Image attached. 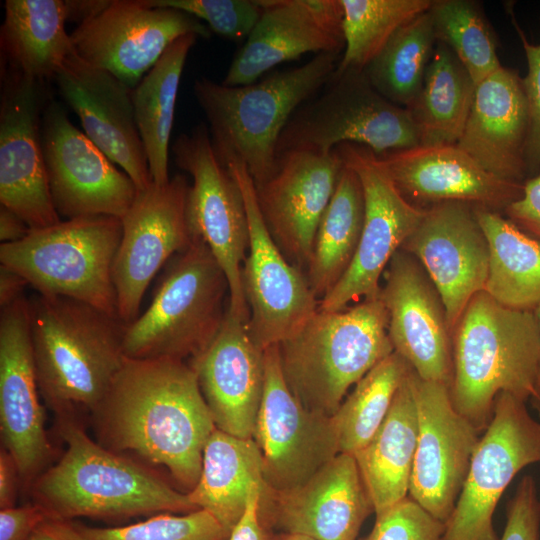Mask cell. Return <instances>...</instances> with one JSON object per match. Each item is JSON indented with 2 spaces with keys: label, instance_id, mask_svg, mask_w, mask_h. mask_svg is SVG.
Returning a JSON list of instances; mask_svg holds the SVG:
<instances>
[{
  "label": "cell",
  "instance_id": "38",
  "mask_svg": "<svg viewBox=\"0 0 540 540\" xmlns=\"http://www.w3.org/2000/svg\"><path fill=\"white\" fill-rule=\"evenodd\" d=\"M411 369L405 359L393 352L355 384L331 416L339 453L354 455L372 439Z\"/></svg>",
  "mask_w": 540,
  "mask_h": 540
},
{
  "label": "cell",
  "instance_id": "36",
  "mask_svg": "<svg viewBox=\"0 0 540 540\" xmlns=\"http://www.w3.org/2000/svg\"><path fill=\"white\" fill-rule=\"evenodd\" d=\"M363 189L343 164L333 196L320 220L306 277L320 301L339 282L356 254L364 223Z\"/></svg>",
  "mask_w": 540,
  "mask_h": 540
},
{
  "label": "cell",
  "instance_id": "26",
  "mask_svg": "<svg viewBox=\"0 0 540 540\" xmlns=\"http://www.w3.org/2000/svg\"><path fill=\"white\" fill-rule=\"evenodd\" d=\"M54 79L85 135L133 180L138 190L147 188L153 181L136 124L131 89L75 51L65 59Z\"/></svg>",
  "mask_w": 540,
  "mask_h": 540
},
{
  "label": "cell",
  "instance_id": "8",
  "mask_svg": "<svg viewBox=\"0 0 540 540\" xmlns=\"http://www.w3.org/2000/svg\"><path fill=\"white\" fill-rule=\"evenodd\" d=\"M122 220L89 216L33 229L0 244V265L20 274L38 294L72 298L117 315L113 265Z\"/></svg>",
  "mask_w": 540,
  "mask_h": 540
},
{
  "label": "cell",
  "instance_id": "33",
  "mask_svg": "<svg viewBox=\"0 0 540 540\" xmlns=\"http://www.w3.org/2000/svg\"><path fill=\"white\" fill-rule=\"evenodd\" d=\"M198 37L187 34L175 40L131 90L137 128L156 185L170 180L169 144L176 99L187 56Z\"/></svg>",
  "mask_w": 540,
  "mask_h": 540
},
{
  "label": "cell",
  "instance_id": "28",
  "mask_svg": "<svg viewBox=\"0 0 540 540\" xmlns=\"http://www.w3.org/2000/svg\"><path fill=\"white\" fill-rule=\"evenodd\" d=\"M189 365L215 427L251 439L263 397L265 363L264 351L251 339L247 323L227 307L219 332Z\"/></svg>",
  "mask_w": 540,
  "mask_h": 540
},
{
  "label": "cell",
  "instance_id": "13",
  "mask_svg": "<svg viewBox=\"0 0 540 540\" xmlns=\"http://www.w3.org/2000/svg\"><path fill=\"white\" fill-rule=\"evenodd\" d=\"M225 166L241 190L248 217L249 248L241 269L250 312L247 330L264 351L296 333L318 311L319 300L306 275L286 259L267 230L245 165L233 161Z\"/></svg>",
  "mask_w": 540,
  "mask_h": 540
},
{
  "label": "cell",
  "instance_id": "42",
  "mask_svg": "<svg viewBox=\"0 0 540 540\" xmlns=\"http://www.w3.org/2000/svg\"><path fill=\"white\" fill-rule=\"evenodd\" d=\"M153 7L184 11L216 34L233 41L247 39L261 12V0H145Z\"/></svg>",
  "mask_w": 540,
  "mask_h": 540
},
{
  "label": "cell",
  "instance_id": "54",
  "mask_svg": "<svg viewBox=\"0 0 540 540\" xmlns=\"http://www.w3.org/2000/svg\"><path fill=\"white\" fill-rule=\"evenodd\" d=\"M533 312L537 318L539 331H540V304L534 309ZM530 402L540 415V356H539V366H538V373H537V378L535 382L534 393L530 399Z\"/></svg>",
  "mask_w": 540,
  "mask_h": 540
},
{
  "label": "cell",
  "instance_id": "11",
  "mask_svg": "<svg viewBox=\"0 0 540 540\" xmlns=\"http://www.w3.org/2000/svg\"><path fill=\"white\" fill-rule=\"evenodd\" d=\"M539 462L540 422L526 402L499 393L441 540H498L493 514L502 494L523 468Z\"/></svg>",
  "mask_w": 540,
  "mask_h": 540
},
{
  "label": "cell",
  "instance_id": "30",
  "mask_svg": "<svg viewBox=\"0 0 540 540\" xmlns=\"http://www.w3.org/2000/svg\"><path fill=\"white\" fill-rule=\"evenodd\" d=\"M411 369L372 439L354 454L378 515L408 497L418 438Z\"/></svg>",
  "mask_w": 540,
  "mask_h": 540
},
{
  "label": "cell",
  "instance_id": "55",
  "mask_svg": "<svg viewBox=\"0 0 540 540\" xmlns=\"http://www.w3.org/2000/svg\"><path fill=\"white\" fill-rule=\"evenodd\" d=\"M270 540H315V539L308 536L299 535V534L281 533L277 536H274Z\"/></svg>",
  "mask_w": 540,
  "mask_h": 540
},
{
  "label": "cell",
  "instance_id": "52",
  "mask_svg": "<svg viewBox=\"0 0 540 540\" xmlns=\"http://www.w3.org/2000/svg\"><path fill=\"white\" fill-rule=\"evenodd\" d=\"M28 282L14 270L0 265V307L4 308L21 297Z\"/></svg>",
  "mask_w": 540,
  "mask_h": 540
},
{
  "label": "cell",
  "instance_id": "18",
  "mask_svg": "<svg viewBox=\"0 0 540 540\" xmlns=\"http://www.w3.org/2000/svg\"><path fill=\"white\" fill-rule=\"evenodd\" d=\"M418 438L408 496L445 523L461 492L481 433L453 406L449 387L411 373Z\"/></svg>",
  "mask_w": 540,
  "mask_h": 540
},
{
  "label": "cell",
  "instance_id": "12",
  "mask_svg": "<svg viewBox=\"0 0 540 540\" xmlns=\"http://www.w3.org/2000/svg\"><path fill=\"white\" fill-rule=\"evenodd\" d=\"M344 165L359 177L364 195V223L354 259L318 310L340 311L351 301L379 296L380 277L390 259L413 233L426 209L405 199L380 157L366 146L342 143L335 149Z\"/></svg>",
  "mask_w": 540,
  "mask_h": 540
},
{
  "label": "cell",
  "instance_id": "23",
  "mask_svg": "<svg viewBox=\"0 0 540 540\" xmlns=\"http://www.w3.org/2000/svg\"><path fill=\"white\" fill-rule=\"evenodd\" d=\"M425 216L401 249L423 266L443 300L451 334L471 298L483 291L489 271V246L475 207L444 202Z\"/></svg>",
  "mask_w": 540,
  "mask_h": 540
},
{
  "label": "cell",
  "instance_id": "6",
  "mask_svg": "<svg viewBox=\"0 0 540 540\" xmlns=\"http://www.w3.org/2000/svg\"><path fill=\"white\" fill-rule=\"evenodd\" d=\"M278 346L294 397L327 417L337 411L351 386L394 352L388 313L379 296L340 311L318 310Z\"/></svg>",
  "mask_w": 540,
  "mask_h": 540
},
{
  "label": "cell",
  "instance_id": "53",
  "mask_svg": "<svg viewBox=\"0 0 540 540\" xmlns=\"http://www.w3.org/2000/svg\"><path fill=\"white\" fill-rule=\"evenodd\" d=\"M66 21L77 26L97 16L111 3V0H65Z\"/></svg>",
  "mask_w": 540,
  "mask_h": 540
},
{
  "label": "cell",
  "instance_id": "44",
  "mask_svg": "<svg viewBox=\"0 0 540 540\" xmlns=\"http://www.w3.org/2000/svg\"><path fill=\"white\" fill-rule=\"evenodd\" d=\"M506 525L498 540H540V499L535 479L525 475L507 504Z\"/></svg>",
  "mask_w": 540,
  "mask_h": 540
},
{
  "label": "cell",
  "instance_id": "9",
  "mask_svg": "<svg viewBox=\"0 0 540 540\" xmlns=\"http://www.w3.org/2000/svg\"><path fill=\"white\" fill-rule=\"evenodd\" d=\"M342 143L382 155L418 146L419 134L411 111L382 96L364 70L335 69L286 124L277 157L291 150L330 153Z\"/></svg>",
  "mask_w": 540,
  "mask_h": 540
},
{
  "label": "cell",
  "instance_id": "1",
  "mask_svg": "<svg viewBox=\"0 0 540 540\" xmlns=\"http://www.w3.org/2000/svg\"><path fill=\"white\" fill-rule=\"evenodd\" d=\"M91 416L103 447L165 466L189 491L197 484L216 427L196 373L183 360L126 358Z\"/></svg>",
  "mask_w": 540,
  "mask_h": 540
},
{
  "label": "cell",
  "instance_id": "46",
  "mask_svg": "<svg viewBox=\"0 0 540 540\" xmlns=\"http://www.w3.org/2000/svg\"><path fill=\"white\" fill-rule=\"evenodd\" d=\"M503 213L519 229L540 242V174L525 182L522 197Z\"/></svg>",
  "mask_w": 540,
  "mask_h": 540
},
{
  "label": "cell",
  "instance_id": "7",
  "mask_svg": "<svg viewBox=\"0 0 540 540\" xmlns=\"http://www.w3.org/2000/svg\"><path fill=\"white\" fill-rule=\"evenodd\" d=\"M226 296L223 269L204 241L193 238L167 263L148 308L126 325L125 357L197 358L222 326Z\"/></svg>",
  "mask_w": 540,
  "mask_h": 540
},
{
  "label": "cell",
  "instance_id": "16",
  "mask_svg": "<svg viewBox=\"0 0 540 540\" xmlns=\"http://www.w3.org/2000/svg\"><path fill=\"white\" fill-rule=\"evenodd\" d=\"M211 30L196 17L169 7H153L145 0H111L97 16L70 34L76 54L135 88L178 38Z\"/></svg>",
  "mask_w": 540,
  "mask_h": 540
},
{
  "label": "cell",
  "instance_id": "32",
  "mask_svg": "<svg viewBox=\"0 0 540 540\" xmlns=\"http://www.w3.org/2000/svg\"><path fill=\"white\" fill-rule=\"evenodd\" d=\"M1 52L8 71L41 82L55 78L74 47L63 0H6Z\"/></svg>",
  "mask_w": 540,
  "mask_h": 540
},
{
  "label": "cell",
  "instance_id": "48",
  "mask_svg": "<svg viewBox=\"0 0 540 540\" xmlns=\"http://www.w3.org/2000/svg\"><path fill=\"white\" fill-rule=\"evenodd\" d=\"M266 487H255L248 499L247 506L229 533L227 540H267L260 518V498Z\"/></svg>",
  "mask_w": 540,
  "mask_h": 540
},
{
  "label": "cell",
  "instance_id": "31",
  "mask_svg": "<svg viewBox=\"0 0 540 540\" xmlns=\"http://www.w3.org/2000/svg\"><path fill=\"white\" fill-rule=\"evenodd\" d=\"M258 486L267 487L256 442L215 428L204 447L199 480L188 492L190 501L230 533Z\"/></svg>",
  "mask_w": 540,
  "mask_h": 540
},
{
  "label": "cell",
  "instance_id": "14",
  "mask_svg": "<svg viewBox=\"0 0 540 540\" xmlns=\"http://www.w3.org/2000/svg\"><path fill=\"white\" fill-rule=\"evenodd\" d=\"M41 139L51 199L59 217L122 218L138 188L70 120L63 105L44 108Z\"/></svg>",
  "mask_w": 540,
  "mask_h": 540
},
{
  "label": "cell",
  "instance_id": "4",
  "mask_svg": "<svg viewBox=\"0 0 540 540\" xmlns=\"http://www.w3.org/2000/svg\"><path fill=\"white\" fill-rule=\"evenodd\" d=\"M452 347L451 400L481 434L492 419L499 393L530 401L540 356V331L533 311L506 307L480 291L454 328Z\"/></svg>",
  "mask_w": 540,
  "mask_h": 540
},
{
  "label": "cell",
  "instance_id": "47",
  "mask_svg": "<svg viewBox=\"0 0 540 540\" xmlns=\"http://www.w3.org/2000/svg\"><path fill=\"white\" fill-rule=\"evenodd\" d=\"M50 515L36 502L1 509L0 540H27L34 529Z\"/></svg>",
  "mask_w": 540,
  "mask_h": 540
},
{
  "label": "cell",
  "instance_id": "51",
  "mask_svg": "<svg viewBox=\"0 0 540 540\" xmlns=\"http://www.w3.org/2000/svg\"><path fill=\"white\" fill-rule=\"evenodd\" d=\"M31 231L27 223L14 211L0 204L1 243H14L25 238Z\"/></svg>",
  "mask_w": 540,
  "mask_h": 540
},
{
  "label": "cell",
  "instance_id": "37",
  "mask_svg": "<svg viewBox=\"0 0 540 540\" xmlns=\"http://www.w3.org/2000/svg\"><path fill=\"white\" fill-rule=\"evenodd\" d=\"M436 43L428 10L399 28L364 72L382 96L410 109L422 89Z\"/></svg>",
  "mask_w": 540,
  "mask_h": 540
},
{
  "label": "cell",
  "instance_id": "49",
  "mask_svg": "<svg viewBox=\"0 0 540 540\" xmlns=\"http://www.w3.org/2000/svg\"><path fill=\"white\" fill-rule=\"evenodd\" d=\"M21 484L19 469L13 456L3 447L0 450V507L15 506Z\"/></svg>",
  "mask_w": 540,
  "mask_h": 540
},
{
  "label": "cell",
  "instance_id": "24",
  "mask_svg": "<svg viewBox=\"0 0 540 540\" xmlns=\"http://www.w3.org/2000/svg\"><path fill=\"white\" fill-rule=\"evenodd\" d=\"M374 506L354 455L339 453L302 485L268 487L260 498L264 515L281 533L315 540H356Z\"/></svg>",
  "mask_w": 540,
  "mask_h": 540
},
{
  "label": "cell",
  "instance_id": "25",
  "mask_svg": "<svg viewBox=\"0 0 540 540\" xmlns=\"http://www.w3.org/2000/svg\"><path fill=\"white\" fill-rule=\"evenodd\" d=\"M262 12L221 82L242 86L273 67L313 52L342 55L340 0H261Z\"/></svg>",
  "mask_w": 540,
  "mask_h": 540
},
{
  "label": "cell",
  "instance_id": "34",
  "mask_svg": "<svg viewBox=\"0 0 540 540\" xmlns=\"http://www.w3.org/2000/svg\"><path fill=\"white\" fill-rule=\"evenodd\" d=\"M489 246V271L484 291L500 304L534 311L540 304V242L501 213L476 208Z\"/></svg>",
  "mask_w": 540,
  "mask_h": 540
},
{
  "label": "cell",
  "instance_id": "40",
  "mask_svg": "<svg viewBox=\"0 0 540 540\" xmlns=\"http://www.w3.org/2000/svg\"><path fill=\"white\" fill-rule=\"evenodd\" d=\"M429 13L437 41L454 52L476 86L502 67L494 32L479 2L432 0Z\"/></svg>",
  "mask_w": 540,
  "mask_h": 540
},
{
  "label": "cell",
  "instance_id": "15",
  "mask_svg": "<svg viewBox=\"0 0 540 540\" xmlns=\"http://www.w3.org/2000/svg\"><path fill=\"white\" fill-rule=\"evenodd\" d=\"M189 187L183 174L164 185L152 182L138 190L121 218L113 282L117 315L125 324L139 316L143 296L159 269L192 242L187 220Z\"/></svg>",
  "mask_w": 540,
  "mask_h": 540
},
{
  "label": "cell",
  "instance_id": "45",
  "mask_svg": "<svg viewBox=\"0 0 540 540\" xmlns=\"http://www.w3.org/2000/svg\"><path fill=\"white\" fill-rule=\"evenodd\" d=\"M521 39L527 60V74L522 78L529 113V132L526 160L529 172L540 168V43H530L517 23H514Z\"/></svg>",
  "mask_w": 540,
  "mask_h": 540
},
{
  "label": "cell",
  "instance_id": "21",
  "mask_svg": "<svg viewBox=\"0 0 540 540\" xmlns=\"http://www.w3.org/2000/svg\"><path fill=\"white\" fill-rule=\"evenodd\" d=\"M343 162L336 151L291 150L277 157L274 173L255 184L258 208L286 259L307 270L320 220Z\"/></svg>",
  "mask_w": 540,
  "mask_h": 540
},
{
  "label": "cell",
  "instance_id": "29",
  "mask_svg": "<svg viewBox=\"0 0 540 540\" xmlns=\"http://www.w3.org/2000/svg\"><path fill=\"white\" fill-rule=\"evenodd\" d=\"M529 113L522 78L501 67L476 86L457 146L487 172L525 184Z\"/></svg>",
  "mask_w": 540,
  "mask_h": 540
},
{
  "label": "cell",
  "instance_id": "19",
  "mask_svg": "<svg viewBox=\"0 0 540 540\" xmlns=\"http://www.w3.org/2000/svg\"><path fill=\"white\" fill-rule=\"evenodd\" d=\"M0 102V204L33 229L59 223L48 184L41 122L45 82L5 70Z\"/></svg>",
  "mask_w": 540,
  "mask_h": 540
},
{
  "label": "cell",
  "instance_id": "50",
  "mask_svg": "<svg viewBox=\"0 0 540 540\" xmlns=\"http://www.w3.org/2000/svg\"><path fill=\"white\" fill-rule=\"evenodd\" d=\"M27 540H85L78 526L69 519L50 515L31 533Z\"/></svg>",
  "mask_w": 540,
  "mask_h": 540
},
{
  "label": "cell",
  "instance_id": "39",
  "mask_svg": "<svg viewBox=\"0 0 540 540\" xmlns=\"http://www.w3.org/2000/svg\"><path fill=\"white\" fill-rule=\"evenodd\" d=\"M345 48L337 70H364L408 21L432 0H340Z\"/></svg>",
  "mask_w": 540,
  "mask_h": 540
},
{
  "label": "cell",
  "instance_id": "22",
  "mask_svg": "<svg viewBox=\"0 0 540 540\" xmlns=\"http://www.w3.org/2000/svg\"><path fill=\"white\" fill-rule=\"evenodd\" d=\"M383 274L385 283L379 297L388 313L394 352L423 380L450 387L452 334L440 293L420 262L401 248Z\"/></svg>",
  "mask_w": 540,
  "mask_h": 540
},
{
  "label": "cell",
  "instance_id": "17",
  "mask_svg": "<svg viewBox=\"0 0 540 540\" xmlns=\"http://www.w3.org/2000/svg\"><path fill=\"white\" fill-rule=\"evenodd\" d=\"M265 381L252 439L261 451L266 486L275 491L305 483L339 454L331 417L306 409L283 376L279 346L264 350Z\"/></svg>",
  "mask_w": 540,
  "mask_h": 540
},
{
  "label": "cell",
  "instance_id": "3",
  "mask_svg": "<svg viewBox=\"0 0 540 540\" xmlns=\"http://www.w3.org/2000/svg\"><path fill=\"white\" fill-rule=\"evenodd\" d=\"M67 449L30 486L52 516L127 517L198 508L154 471L93 441L76 416H56Z\"/></svg>",
  "mask_w": 540,
  "mask_h": 540
},
{
  "label": "cell",
  "instance_id": "5",
  "mask_svg": "<svg viewBox=\"0 0 540 540\" xmlns=\"http://www.w3.org/2000/svg\"><path fill=\"white\" fill-rule=\"evenodd\" d=\"M340 58L320 53L303 65L242 86L197 79L194 95L209 123L219 161L224 166L242 163L255 184L267 180L276 168L277 144L286 124L326 84Z\"/></svg>",
  "mask_w": 540,
  "mask_h": 540
},
{
  "label": "cell",
  "instance_id": "43",
  "mask_svg": "<svg viewBox=\"0 0 540 540\" xmlns=\"http://www.w3.org/2000/svg\"><path fill=\"white\" fill-rule=\"evenodd\" d=\"M444 523L409 496L376 515L368 535L358 540H441Z\"/></svg>",
  "mask_w": 540,
  "mask_h": 540
},
{
  "label": "cell",
  "instance_id": "10",
  "mask_svg": "<svg viewBox=\"0 0 540 540\" xmlns=\"http://www.w3.org/2000/svg\"><path fill=\"white\" fill-rule=\"evenodd\" d=\"M176 165L192 178L187 196V220L193 238L210 248L228 285V310L248 323L241 269L249 248V225L241 190L217 158L204 124L179 135L172 144Z\"/></svg>",
  "mask_w": 540,
  "mask_h": 540
},
{
  "label": "cell",
  "instance_id": "27",
  "mask_svg": "<svg viewBox=\"0 0 540 540\" xmlns=\"http://www.w3.org/2000/svg\"><path fill=\"white\" fill-rule=\"evenodd\" d=\"M378 156L399 192L420 208L458 202L503 213L524 192V184L487 172L457 145H418Z\"/></svg>",
  "mask_w": 540,
  "mask_h": 540
},
{
  "label": "cell",
  "instance_id": "35",
  "mask_svg": "<svg viewBox=\"0 0 540 540\" xmlns=\"http://www.w3.org/2000/svg\"><path fill=\"white\" fill-rule=\"evenodd\" d=\"M476 84L445 44L438 42L427 65L423 86L409 109L419 145H456L474 101Z\"/></svg>",
  "mask_w": 540,
  "mask_h": 540
},
{
  "label": "cell",
  "instance_id": "20",
  "mask_svg": "<svg viewBox=\"0 0 540 540\" xmlns=\"http://www.w3.org/2000/svg\"><path fill=\"white\" fill-rule=\"evenodd\" d=\"M39 394L29 301L23 296L1 308L0 432L2 447L15 459L24 488L49 467L53 454Z\"/></svg>",
  "mask_w": 540,
  "mask_h": 540
},
{
  "label": "cell",
  "instance_id": "41",
  "mask_svg": "<svg viewBox=\"0 0 540 540\" xmlns=\"http://www.w3.org/2000/svg\"><path fill=\"white\" fill-rule=\"evenodd\" d=\"M77 526L85 540H227L229 537L221 524L203 509L183 515L161 513L122 527Z\"/></svg>",
  "mask_w": 540,
  "mask_h": 540
},
{
  "label": "cell",
  "instance_id": "2",
  "mask_svg": "<svg viewBox=\"0 0 540 540\" xmlns=\"http://www.w3.org/2000/svg\"><path fill=\"white\" fill-rule=\"evenodd\" d=\"M29 301L40 395L56 416L92 413L125 362L118 315L63 296Z\"/></svg>",
  "mask_w": 540,
  "mask_h": 540
}]
</instances>
